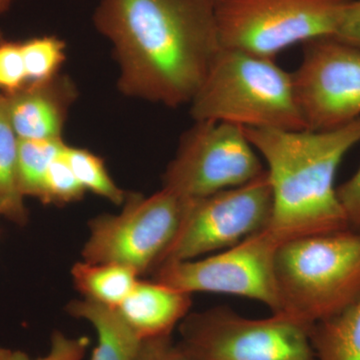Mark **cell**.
I'll list each match as a JSON object with an SVG mask.
<instances>
[{
  "label": "cell",
  "mask_w": 360,
  "mask_h": 360,
  "mask_svg": "<svg viewBox=\"0 0 360 360\" xmlns=\"http://www.w3.org/2000/svg\"><path fill=\"white\" fill-rule=\"evenodd\" d=\"M283 310L312 326L360 298V231L347 229L291 239L276 258Z\"/></svg>",
  "instance_id": "277c9868"
},
{
  "label": "cell",
  "mask_w": 360,
  "mask_h": 360,
  "mask_svg": "<svg viewBox=\"0 0 360 360\" xmlns=\"http://www.w3.org/2000/svg\"><path fill=\"white\" fill-rule=\"evenodd\" d=\"M272 213L274 195L266 169L243 186L186 200L179 229L153 271L169 262L229 250L269 227Z\"/></svg>",
  "instance_id": "ba28073f"
},
{
  "label": "cell",
  "mask_w": 360,
  "mask_h": 360,
  "mask_svg": "<svg viewBox=\"0 0 360 360\" xmlns=\"http://www.w3.org/2000/svg\"><path fill=\"white\" fill-rule=\"evenodd\" d=\"M135 360H193L175 343L172 335L155 336L141 340Z\"/></svg>",
  "instance_id": "d4e9b609"
},
{
  "label": "cell",
  "mask_w": 360,
  "mask_h": 360,
  "mask_svg": "<svg viewBox=\"0 0 360 360\" xmlns=\"http://www.w3.org/2000/svg\"><path fill=\"white\" fill-rule=\"evenodd\" d=\"M94 21L120 92L169 108L191 103L221 49L213 0H101Z\"/></svg>",
  "instance_id": "6da1fadb"
},
{
  "label": "cell",
  "mask_w": 360,
  "mask_h": 360,
  "mask_svg": "<svg viewBox=\"0 0 360 360\" xmlns=\"http://www.w3.org/2000/svg\"><path fill=\"white\" fill-rule=\"evenodd\" d=\"M349 229L360 231V165L354 175L336 188Z\"/></svg>",
  "instance_id": "484cf974"
},
{
  "label": "cell",
  "mask_w": 360,
  "mask_h": 360,
  "mask_svg": "<svg viewBox=\"0 0 360 360\" xmlns=\"http://www.w3.org/2000/svg\"><path fill=\"white\" fill-rule=\"evenodd\" d=\"M28 84L44 82L59 75L66 58L65 42L56 35L20 41Z\"/></svg>",
  "instance_id": "ffe728a7"
},
{
  "label": "cell",
  "mask_w": 360,
  "mask_h": 360,
  "mask_svg": "<svg viewBox=\"0 0 360 360\" xmlns=\"http://www.w3.org/2000/svg\"><path fill=\"white\" fill-rule=\"evenodd\" d=\"M194 122H229L250 129H307L292 73L276 59L221 47L193 97Z\"/></svg>",
  "instance_id": "3957f363"
},
{
  "label": "cell",
  "mask_w": 360,
  "mask_h": 360,
  "mask_svg": "<svg viewBox=\"0 0 360 360\" xmlns=\"http://www.w3.org/2000/svg\"><path fill=\"white\" fill-rule=\"evenodd\" d=\"M66 310L96 329L97 345L90 360L136 359L142 340L115 307L84 298L68 303Z\"/></svg>",
  "instance_id": "5bb4252c"
},
{
  "label": "cell",
  "mask_w": 360,
  "mask_h": 360,
  "mask_svg": "<svg viewBox=\"0 0 360 360\" xmlns=\"http://www.w3.org/2000/svg\"><path fill=\"white\" fill-rule=\"evenodd\" d=\"M90 340L86 336L70 338L56 330L51 335V349L44 356L33 359L25 352H13V360H82L86 354Z\"/></svg>",
  "instance_id": "603a6c76"
},
{
  "label": "cell",
  "mask_w": 360,
  "mask_h": 360,
  "mask_svg": "<svg viewBox=\"0 0 360 360\" xmlns=\"http://www.w3.org/2000/svg\"><path fill=\"white\" fill-rule=\"evenodd\" d=\"M13 0H0V15L6 13L13 4Z\"/></svg>",
  "instance_id": "83f0119b"
},
{
  "label": "cell",
  "mask_w": 360,
  "mask_h": 360,
  "mask_svg": "<svg viewBox=\"0 0 360 360\" xmlns=\"http://www.w3.org/2000/svg\"><path fill=\"white\" fill-rule=\"evenodd\" d=\"M297 238L290 231L269 226L212 257L169 262L150 274L153 281L182 292L250 298L278 314L283 304L276 278V255L284 243Z\"/></svg>",
  "instance_id": "8992f818"
},
{
  "label": "cell",
  "mask_w": 360,
  "mask_h": 360,
  "mask_svg": "<svg viewBox=\"0 0 360 360\" xmlns=\"http://www.w3.org/2000/svg\"><path fill=\"white\" fill-rule=\"evenodd\" d=\"M6 96L9 122L18 139H63L78 90L70 77L59 73Z\"/></svg>",
  "instance_id": "7c38bea8"
},
{
  "label": "cell",
  "mask_w": 360,
  "mask_h": 360,
  "mask_svg": "<svg viewBox=\"0 0 360 360\" xmlns=\"http://www.w3.org/2000/svg\"><path fill=\"white\" fill-rule=\"evenodd\" d=\"M311 326L283 312L252 319L220 305L189 312L177 343L193 360H316Z\"/></svg>",
  "instance_id": "5b68a950"
},
{
  "label": "cell",
  "mask_w": 360,
  "mask_h": 360,
  "mask_svg": "<svg viewBox=\"0 0 360 360\" xmlns=\"http://www.w3.org/2000/svg\"><path fill=\"white\" fill-rule=\"evenodd\" d=\"M0 360H13V352L0 345Z\"/></svg>",
  "instance_id": "4316f807"
},
{
  "label": "cell",
  "mask_w": 360,
  "mask_h": 360,
  "mask_svg": "<svg viewBox=\"0 0 360 360\" xmlns=\"http://www.w3.org/2000/svg\"><path fill=\"white\" fill-rule=\"evenodd\" d=\"M66 146L65 139H18V181L25 198L42 200L49 168Z\"/></svg>",
  "instance_id": "ac0fdd59"
},
{
  "label": "cell",
  "mask_w": 360,
  "mask_h": 360,
  "mask_svg": "<svg viewBox=\"0 0 360 360\" xmlns=\"http://www.w3.org/2000/svg\"><path fill=\"white\" fill-rule=\"evenodd\" d=\"M18 139L7 113L6 96L0 94V219L25 226L30 215L18 181Z\"/></svg>",
  "instance_id": "e0dca14e"
},
{
  "label": "cell",
  "mask_w": 360,
  "mask_h": 360,
  "mask_svg": "<svg viewBox=\"0 0 360 360\" xmlns=\"http://www.w3.org/2000/svg\"><path fill=\"white\" fill-rule=\"evenodd\" d=\"M28 84L20 41L0 42V94L11 96Z\"/></svg>",
  "instance_id": "7402d4cb"
},
{
  "label": "cell",
  "mask_w": 360,
  "mask_h": 360,
  "mask_svg": "<svg viewBox=\"0 0 360 360\" xmlns=\"http://www.w3.org/2000/svg\"><path fill=\"white\" fill-rule=\"evenodd\" d=\"M65 148L61 155L53 160L47 172L44 182V198L41 200L44 205H70L82 200L86 193L66 160Z\"/></svg>",
  "instance_id": "44dd1931"
},
{
  "label": "cell",
  "mask_w": 360,
  "mask_h": 360,
  "mask_svg": "<svg viewBox=\"0 0 360 360\" xmlns=\"http://www.w3.org/2000/svg\"><path fill=\"white\" fill-rule=\"evenodd\" d=\"M65 155L73 174L85 191L96 194L115 205H122L125 202L127 193L111 179L103 158L89 149L68 144Z\"/></svg>",
  "instance_id": "d6986e66"
},
{
  "label": "cell",
  "mask_w": 360,
  "mask_h": 360,
  "mask_svg": "<svg viewBox=\"0 0 360 360\" xmlns=\"http://www.w3.org/2000/svg\"><path fill=\"white\" fill-rule=\"evenodd\" d=\"M184 205L165 188L148 198L127 193L122 212L90 220L84 260L123 265L139 276L150 274L179 229Z\"/></svg>",
  "instance_id": "30bf717a"
},
{
  "label": "cell",
  "mask_w": 360,
  "mask_h": 360,
  "mask_svg": "<svg viewBox=\"0 0 360 360\" xmlns=\"http://www.w3.org/2000/svg\"><path fill=\"white\" fill-rule=\"evenodd\" d=\"M292 77L307 129H333L360 117L359 49L333 37L310 40Z\"/></svg>",
  "instance_id": "8fae6325"
},
{
  "label": "cell",
  "mask_w": 360,
  "mask_h": 360,
  "mask_svg": "<svg viewBox=\"0 0 360 360\" xmlns=\"http://www.w3.org/2000/svg\"><path fill=\"white\" fill-rule=\"evenodd\" d=\"M4 33H2L1 30H0V42L4 41Z\"/></svg>",
  "instance_id": "f1b7e54d"
},
{
  "label": "cell",
  "mask_w": 360,
  "mask_h": 360,
  "mask_svg": "<svg viewBox=\"0 0 360 360\" xmlns=\"http://www.w3.org/2000/svg\"><path fill=\"white\" fill-rule=\"evenodd\" d=\"M265 172L245 127L229 122H194L162 177V188L184 200L243 186Z\"/></svg>",
  "instance_id": "9c48e42d"
},
{
  "label": "cell",
  "mask_w": 360,
  "mask_h": 360,
  "mask_svg": "<svg viewBox=\"0 0 360 360\" xmlns=\"http://www.w3.org/2000/svg\"><path fill=\"white\" fill-rule=\"evenodd\" d=\"M347 0H221L215 4L220 45L264 58L335 32Z\"/></svg>",
  "instance_id": "52a82bcc"
},
{
  "label": "cell",
  "mask_w": 360,
  "mask_h": 360,
  "mask_svg": "<svg viewBox=\"0 0 360 360\" xmlns=\"http://www.w3.org/2000/svg\"><path fill=\"white\" fill-rule=\"evenodd\" d=\"M331 37L360 49V0H347L343 4Z\"/></svg>",
  "instance_id": "cb8c5ba5"
},
{
  "label": "cell",
  "mask_w": 360,
  "mask_h": 360,
  "mask_svg": "<svg viewBox=\"0 0 360 360\" xmlns=\"http://www.w3.org/2000/svg\"><path fill=\"white\" fill-rule=\"evenodd\" d=\"M245 130L266 165L274 195L269 226L300 238L349 229L335 175L343 158L360 142V117L319 131Z\"/></svg>",
  "instance_id": "7a4b0ae2"
},
{
  "label": "cell",
  "mask_w": 360,
  "mask_h": 360,
  "mask_svg": "<svg viewBox=\"0 0 360 360\" xmlns=\"http://www.w3.org/2000/svg\"><path fill=\"white\" fill-rule=\"evenodd\" d=\"M213 1H214L215 4H217V2L221 1V0H213Z\"/></svg>",
  "instance_id": "f546056e"
},
{
  "label": "cell",
  "mask_w": 360,
  "mask_h": 360,
  "mask_svg": "<svg viewBox=\"0 0 360 360\" xmlns=\"http://www.w3.org/2000/svg\"><path fill=\"white\" fill-rule=\"evenodd\" d=\"M309 338L316 360H360V298L312 324Z\"/></svg>",
  "instance_id": "9a60e30c"
},
{
  "label": "cell",
  "mask_w": 360,
  "mask_h": 360,
  "mask_svg": "<svg viewBox=\"0 0 360 360\" xmlns=\"http://www.w3.org/2000/svg\"><path fill=\"white\" fill-rule=\"evenodd\" d=\"M191 295L155 281L139 279L129 295L115 309L144 340L172 335L175 326L189 314Z\"/></svg>",
  "instance_id": "4fadbf2b"
},
{
  "label": "cell",
  "mask_w": 360,
  "mask_h": 360,
  "mask_svg": "<svg viewBox=\"0 0 360 360\" xmlns=\"http://www.w3.org/2000/svg\"><path fill=\"white\" fill-rule=\"evenodd\" d=\"M71 276L84 298L111 307H120L139 279L137 272L129 267L85 260L73 265Z\"/></svg>",
  "instance_id": "2e32d148"
}]
</instances>
